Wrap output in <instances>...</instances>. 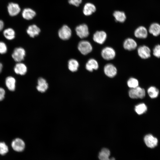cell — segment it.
Here are the masks:
<instances>
[{
	"label": "cell",
	"instance_id": "cell-11",
	"mask_svg": "<svg viewBox=\"0 0 160 160\" xmlns=\"http://www.w3.org/2000/svg\"><path fill=\"white\" fill-rule=\"evenodd\" d=\"M137 53L139 57L143 59H148L151 56V50L145 45L139 47L137 49Z\"/></svg>",
	"mask_w": 160,
	"mask_h": 160
},
{
	"label": "cell",
	"instance_id": "cell-12",
	"mask_svg": "<svg viewBox=\"0 0 160 160\" xmlns=\"http://www.w3.org/2000/svg\"><path fill=\"white\" fill-rule=\"evenodd\" d=\"M20 8L19 5L16 3L11 2L7 6V10L10 15L15 16L18 15L20 11Z\"/></svg>",
	"mask_w": 160,
	"mask_h": 160
},
{
	"label": "cell",
	"instance_id": "cell-7",
	"mask_svg": "<svg viewBox=\"0 0 160 160\" xmlns=\"http://www.w3.org/2000/svg\"><path fill=\"white\" fill-rule=\"evenodd\" d=\"M107 37L106 33L103 31H97L93 34V39L95 42L102 44L105 41Z\"/></svg>",
	"mask_w": 160,
	"mask_h": 160
},
{
	"label": "cell",
	"instance_id": "cell-15",
	"mask_svg": "<svg viewBox=\"0 0 160 160\" xmlns=\"http://www.w3.org/2000/svg\"><path fill=\"white\" fill-rule=\"evenodd\" d=\"M135 36L139 39H145L148 36V31L144 26H140L137 28L134 33Z\"/></svg>",
	"mask_w": 160,
	"mask_h": 160
},
{
	"label": "cell",
	"instance_id": "cell-5",
	"mask_svg": "<svg viewBox=\"0 0 160 160\" xmlns=\"http://www.w3.org/2000/svg\"><path fill=\"white\" fill-rule=\"evenodd\" d=\"M71 31L67 25H64L59 30L58 35L62 40H66L68 39L71 35Z\"/></svg>",
	"mask_w": 160,
	"mask_h": 160
},
{
	"label": "cell",
	"instance_id": "cell-23",
	"mask_svg": "<svg viewBox=\"0 0 160 160\" xmlns=\"http://www.w3.org/2000/svg\"><path fill=\"white\" fill-rule=\"evenodd\" d=\"M5 84L8 89L11 91H14L15 89L16 80L14 78L9 76L5 79Z\"/></svg>",
	"mask_w": 160,
	"mask_h": 160
},
{
	"label": "cell",
	"instance_id": "cell-24",
	"mask_svg": "<svg viewBox=\"0 0 160 160\" xmlns=\"http://www.w3.org/2000/svg\"><path fill=\"white\" fill-rule=\"evenodd\" d=\"M116 21L120 23L124 22L126 19L125 13L121 11H116L113 14Z\"/></svg>",
	"mask_w": 160,
	"mask_h": 160
},
{
	"label": "cell",
	"instance_id": "cell-2",
	"mask_svg": "<svg viewBox=\"0 0 160 160\" xmlns=\"http://www.w3.org/2000/svg\"><path fill=\"white\" fill-rule=\"evenodd\" d=\"M78 49L83 55H87L91 52L92 50V46L90 42L86 40H82L79 43Z\"/></svg>",
	"mask_w": 160,
	"mask_h": 160
},
{
	"label": "cell",
	"instance_id": "cell-22",
	"mask_svg": "<svg viewBox=\"0 0 160 160\" xmlns=\"http://www.w3.org/2000/svg\"><path fill=\"white\" fill-rule=\"evenodd\" d=\"M148 31L154 36H159L160 34V25L156 23L151 24L149 27Z\"/></svg>",
	"mask_w": 160,
	"mask_h": 160
},
{
	"label": "cell",
	"instance_id": "cell-10",
	"mask_svg": "<svg viewBox=\"0 0 160 160\" xmlns=\"http://www.w3.org/2000/svg\"><path fill=\"white\" fill-rule=\"evenodd\" d=\"M144 140L146 145L151 148H155L158 144V139L151 134L146 135L144 137Z\"/></svg>",
	"mask_w": 160,
	"mask_h": 160
},
{
	"label": "cell",
	"instance_id": "cell-17",
	"mask_svg": "<svg viewBox=\"0 0 160 160\" xmlns=\"http://www.w3.org/2000/svg\"><path fill=\"white\" fill-rule=\"evenodd\" d=\"M95 5L91 3H87L84 5L83 9V14L86 16H89L95 12Z\"/></svg>",
	"mask_w": 160,
	"mask_h": 160
},
{
	"label": "cell",
	"instance_id": "cell-35",
	"mask_svg": "<svg viewBox=\"0 0 160 160\" xmlns=\"http://www.w3.org/2000/svg\"><path fill=\"white\" fill-rule=\"evenodd\" d=\"M4 27V23L3 22L0 20V31H1Z\"/></svg>",
	"mask_w": 160,
	"mask_h": 160
},
{
	"label": "cell",
	"instance_id": "cell-32",
	"mask_svg": "<svg viewBox=\"0 0 160 160\" xmlns=\"http://www.w3.org/2000/svg\"><path fill=\"white\" fill-rule=\"evenodd\" d=\"M7 51V47L6 44L2 41H0V53H5Z\"/></svg>",
	"mask_w": 160,
	"mask_h": 160
},
{
	"label": "cell",
	"instance_id": "cell-13",
	"mask_svg": "<svg viewBox=\"0 0 160 160\" xmlns=\"http://www.w3.org/2000/svg\"><path fill=\"white\" fill-rule=\"evenodd\" d=\"M123 46L125 49L131 51L136 48L137 44L136 42L133 39L131 38H128L124 41Z\"/></svg>",
	"mask_w": 160,
	"mask_h": 160
},
{
	"label": "cell",
	"instance_id": "cell-16",
	"mask_svg": "<svg viewBox=\"0 0 160 160\" xmlns=\"http://www.w3.org/2000/svg\"><path fill=\"white\" fill-rule=\"evenodd\" d=\"M86 69L90 72L94 70H97L99 68V64L97 61L94 59H89L85 65Z\"/></svg>",
	"mask_w": 160,
	"mask_h": 160
},
{
	"label": "cell",
	"instance_id": "cell-8",
	"mask_svg": "<svg viewBox=\"0 0 160 160\" xmlns=\"http://www.w3.org/2000/svg\"><path fill=\"white\" fill-rule=\"evenodd\" d=\"M117 71L116 67L111 63L106 64L104 68V72L105 74L110 78H113L116 76Z\"/></svg>",
	"mask_w": 160,
	"mask_h": 160
},
{
	"label": "cell",
	"instance_id": "cell-20",
	"mask_svg": "<svg viewBox=\"0 0 160 160\" xmlns=\"http://www.w3.org/2000/svg\"><path fill=\"white\" fill-rule=\"evenodd\" d=\"M40 31V28L34 24L29 26L27 30V33L30 37L32 38L38 36Z\"/></svg>",
	"mask_w": 160,
	"mask_h": 160
},
{
	"label": "cell",
	"instance_id": "cell-1",
	"mask_svg": "<svg viewBox=\"0 0 160 160\" xmlns=\"http://www.w3.org/2000/svg\"><path fill=\"white\" fill-rule=\"evenodd\" d=\"M129 97L132 99H142L145 95V89L139 87L131 88L129 91Z\"/></svg>",
	"mask_w": 160,
	"mask_h": 160
},
{
	"label": "cell",
	"instance_id": "cell-33",
	"mask_svg": "<svg viewBox=\"0 0 160 160\" xmlns=\"http://www.w3.org/2000/svg\"><path fill=\"white\" fill-rule=\"evenodd\" d=\"M68 3L69 4L78 7L82 2V0H68Z\"/></svg>",
	"mask_w": 160,
	"mask_h": 160
},
{
	"label": "cell",
	"instance_id": "cell-36",
	"mask_svg": "<svg viewBox=\"0 0 160 160\" xmlns=\"http://www.w3.org/2000/svg\"><path fill=\"white\" fill-rule=\"evenodd\" d=\"M2 68H3V65L1 63H0V73L2 71Z\"/></svg>",
	"mask_w": 160,
	"mask_h": 160
},
{
	"label": "cell",
	"instance_id": "cell-19",
	"mask_svg": "<svg viewBox=\"0 0 160 160\" xmlns=\"http://www.w3.org/2000/svg\"><path fill=\"white\" fill-rule=\"evenodd\" d=\"M37 83L36 89L39 92H44L47 90L48 85L45 79L42 78H40L38 79Z\"/></svg>",
	"mask_w": 160,
	"mask_h": 160
},
{
	"label": "cell",
	"instance_id": "cell-14",
	"mask_svg": "<svg viewBox=\"0 0 160 160\" xmlns=\"http://www.w3.org/2000/svg\"><path fill=\"white\" fill-rule=\"evenodd\" d=\"M111 152L109 149L106 148H103L99 152L98 158L100 160H116L115 158H110Z\"/></svg>",
	"mask_w": 160,
	"mask_h": 160
},
{
	"label": "cell",
	"instance_id": "cell-34",
	"mask_svg": "<svg viewBox=\"0 0 160 160\" xmlns=\"http://www.w3.org/2000/svg\"><path fill=\"white\" fill-rule=\"evenodd\" d=\"M5 92L2 88L0 87V101L2 100L5 97Z\"/></svg>",
	"mask_w": 160,
	"mask_h": 160
},
{
	"label": "cell",
	"instance_id": "cell-6",
	"mask_svg": "<svg viewBox=\"0 0 160 160\" xmlns=\"http://www.w3.org/2000/svg\"><path fill=\"white\" fill-rule=\"evenodd\" d=\"M75 30L77 35L80 38H85L89 35L88 28L86 24H83L77 26Z\"/></svg>",
	"mask_w": 160,
	"mask_h": 160
},
{
	"label": "cell",
	"instance_id": "cell-25",
	"mask_svg": "<svg viewBox=\"0 0 160 160\" xmlns=\"http://www.w3.org/2000/svg\"><path fill=\"white\" fill-rule=\"evenodd\" d=\"M79 66L78 61L75 59H71L68 62V68L72 72L76 71L78 69Z\"/></svg>",
	"mask_w": 160,
	"mask_h": 160
},
{
	"label": "cell",
	"instance_id": "cell-29",
	"mask_svg": "<svg viewBox=\"0 0 160 160\" xmlns=\"http://www.w3.org/2000/svg\"><path fill=\"white\" fill-rule=\"evenodd\" d=\"M127 83L128 87L131 88L136 87L139 85L137 79L133 77L130 78L127 81Z\"/></svg>",
	"mask_w": 160,
	"mask_h": 160
},
{
	"label": "cell",
	"instance_id": "cell-28",
	"mask_svg": "<svg viewBox=\"0 0 160 160\" xmlns=\"http://www.w3.org/2000/svg\"><path fill=\"white\" fill-rule=\"evenodd\" d=\"M135 110L139 115H141L145 113L147 110V107L144 103L139 104L135 106Z\"/></svg>",
	"mask_w": 160,
	"mask_h": 160
},
{
	"label": "cell",
	"instance_id": "cell-18",
	"mask_svg": "<svg viewBox=\"0 0 160 160\" xmlns=\"http://www.w3.org/2000/svg\"><path fill=\"white\" fill-rule=\"evenodd\" d=\"M14 71L17 74L23 75L27 72V68L24 64L18 62L15 65Z\"/></svg>",
	"mask_w": 160,
	"mask_h": 160
},
{
	"label": "cell",
	"instance_id": "cell-31",
	"mask_svg": "<svg viewBox=\"0 0 160 160\" xmlns=\"http://www.w3.org/2000/svg\"><path fill=\"white\" fill-rule=\"evenodd\" d=\"M153 55L156 57H160V45H156L153 50Z\"/></svg>",
	"mask_w": 160,
	"mask_h": 160
},
{
	"label": "cell",
	"instance_id": "cell-30",
	"mask_svg": "<svg viewBox=\"0 0 160 160\" xmlns=\"http://www.w3.org/2000/svg\"><path fill=\"white\" fill-rule=\"evenodd\" d=\"M8 148L5 143L3 142H0V154L4 155L8 151Z\"/></svg>",
	"mask_w": 160,
	"mask_h": 160
},
{
	"label": "cell",
	"instance_id": "cell-27",
	"mask_svg": "<svg viewBox=\"0 0 160 160\" xmlns=\"http://www.w3.org/2000/svg\"><path fill=\"white\" fill-rule=\"evenodd\" d=\"M148 93L149 96L152 98L156 97L159 94V90L156 87L151 86L148 89Z\"/></svg>",
	"mask_w": 160,
	"mask_h": 160
},
{
	"label": "cell",
	"instance_id": "cell-9",
	"mask_svg": "<svg viewBox=\"0 0 160 160\" xmlns=\"http://www.w3.org/2000/svg\"><path fill=\"white\" fill-rule=\"evenodd\" d=\"M11 146L14 151L17 152H21L24 150L25 144L22 139L17 138L12 141Z\"/></svg>",
	"mask_w": 160,
	"mask_h": 160
},
{
	"label": "cell",
	"instance_id": "cell-3",
	"mask_svg": "<svg viewBox=\"0 0 160 160\" xmlns=\"http://www.w3.org/2000/svg\"><path fill=\"white\" fill-rule=\"evenodd\" d=\"M101 55L104 60H112L115 58L116 53L114 49L112 47H106L102 50Z\"/></svg>",
	"mask_w": 160,
	"mask_h": 160
},
{
	"label": "cell",
	"instance_id": "cell-21",
	"mask_svg": "<svg viewBox=\"0 0 160 160\" xmlns=\"http://www.w3.org/2000/svg\"><path fill=\"white\" fill-rule=\"evenodd\" d=\"M35 12L30 8H26L22 11L23 17L26 20H30L32 19L36 15Z\"/></svg>",
	"mask_w": 160,
	"mask_h": 160
},
{
	"label": "cell",
	"instance_id": "cell-26",
	"mask_svg": "<svg viewBox=\"0 0 160 160\" xmlns=\"http://www.w3.org/2000/svg\"><path fill=\"white\" fill-rule=\"evenodd\" d=\"M3 34L4 37L9 40H12L15 37V31L12 28H9L5 29L3 31Z\"/></svg>",
	"mask_w": 160,
	"mask_h": 160
},
{
	"label": "cell",
	"instance_id": "cell-4",
	"mask_svg": "<svg viewBox=\"0 0 160 160\" xmlns=\"http://www.w3.org/2000/svg\"><path fill=\"white\" fill-rule=\"evenodd\" d=\"M25 55V49L21 47H18L14 49L12 56L14 60L18 63L24 60Z\"/></svg>",
	"mask_w": 160,
	"mask_h": 160
}]
</instances>
